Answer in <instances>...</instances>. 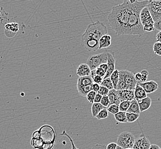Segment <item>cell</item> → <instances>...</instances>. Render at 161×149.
Listing matches in <instances>:
<instances>
[{"mask_svg":"<svg viewBox=\"0 0 161 149\" xmlns=\"http://www.w3.org/2000/svg\"></svg>","mask_w":161,"mask_h":149,"instance_id":"47","label":"cell"},{"mask_svg":"<svg viewBox=\"0 0 161 149\" xmlns=\"http://www.w3.org/2000/svg\"><path fill=\"white\" fill-rule=\"evenodd\" d=\"M155 29H157L159 32H161V19H159L154 23Z\"/></svg>","mask_w":161,"mask_h":149,"instance_id":"37","label":"cell"},{"mask_svg":"<svg viewBox=\"0 0 161 149\" xmlns=\"http://www.w3.org/2000/svg\"><path fill=\"white\" fill-rule=\"evenodd\" d=\"M140 19L144 32H152L154 30V21L147 7L142 10L140 14Z\"/></svg>","mask_w":161,"mask_h":149,"instance_id":"5","label":"cell"},{"mask_svg":"<svg viewBox=\"0 0 161 149\" xmlns=\"http://www.w3.org/2000/svg\"><path fill=\"white\" fill-rule=\"evenodd\" d=\"M91 149H106V146L102 144H97L93 146Z\"/></svg>","mask_w":161,"mask_h":149,"instance_id":"40","label":"cell"},{"mask_svg":"<svg viewBox=\"0 0 161 149\" xmlns=\"http://www.w3.org/2000/svg\"><path fill=\"white\" fill-rule=\"evenodd\" d=\"M116 149H124L123 148H122V147H120V146H117V147H116Z\"/></svg>","mask_w":161,"mask_h":149,"instance_id":"46","label":"cell"},{"mask_svg":"<svg viewBox=\"0 0 161 149\" xmlns=\"http://www.w3.org/2000/svg\"><path fill=\"white\" fill-rule=\"evenodd\" d=\"M118 145L116 143L111 142L106 146V149H116Z\"/></svg>","mask_w":161,"mask_h":149,"instance_id":"39","label":"cell"},{"mask_svg":"<svg viewBox=\"0 0 161 149\" xmlns=\"http://www.w3.org/2000/svg\"><path fill=\"white\" fill-rule=\"evenodd\" d=\"M97 92H95V91H91L88 94H87V100L90 103L93 104L94 102V99L95 97H96Z\"/></svg>","mask_w":161,"mask_h":149,"instance_id":"30","label":"cell"},{"mask_svg":"<svg viewBox=\"0 0 161 149\" xmlns=\"http://www.w3.org/2000/svg\"><path fill=\"white\" fill-rule=\"evenodd\" d=\"M5 28L12 31L13 32H17L19 30V24L16 23H12L11 24H8L5 25Z\"/></svg>","mask_w":161,"mask_h":149,"instance_id":"28","label":"cell"},{"mask_svg":"<svg viewBox=\"0 0 161 149\" xmlns=\"http://www.w3.org/2000/svg\"><path fill=\"white\" fill-rule=\"evenodd\" d=\"M150 1L125 0L122 3L113 7L108 16L110 27L118 35H136L142 37L143 27L140 19L142 10Z\"/></svg>","mask_w":161,"mask_h":149,"instance_id":"1","label":"cell"},{"mask_svg":"<svg viewBox=\"0 0 161 149\" xmlns=\"http://www.w3.org/2000/svg\"><path fill=\"white\" fill-rule=\"evenodd\" d=\"M93 83V80L90 76L81 77L77 80V87H86Z\"/></svg>","mask_w":161,"mask_h":149,"instance_id":"18","label":"cell"},{"mask_svg":"<svg viewBox=\"0 0 161 149\" xmlns=\"http://www.w3.org/2000/svg\"><path fill=\"white\" fill-rule=\"evenodd\" d=\"M61 135H62V136H66L68 138V139L69 140L70 142H71V149H78V148H77V147H76L75 145L74 142V141L71 138V136H69L68 134L66 133V131H65V130L63 131V133H61Z\"/></svg>","mask_w":161,"mask_h":149,"instance_id":"32","label":"cell"},{"mask_svg":"<svg viewBox=\"0 0 161 149\" xmlns=\"http://www.w3.org/2000/svg\"><path fill=\"white\" fill-rule=\"evenodd\" d=\"M104 108H106L103 106L101 104L93 103L91 106V113L92 117L96 118L97 114Z\"/></svg>","mask_w":161,"mask_h":149,"instance_id":"20","label":"cell"},{"mask_svg":"<svg viewBox=\"0 0 161 149\" xmlns=\"http://www.w3.org/2000/svg\"><path fill=\"white\" fill-rule=\"evenodd\" d=\"M93 80V83H97V84H101L103 80V78H102L100 76L95 74L93 78H92Z\"/></svg>","mask_w":161,"mask_h":149,"instance_id":"35","label":"cell"},{"mask_svg":"<svg viewBox=\"0 0 161 149\" xmlns=\"http://www.w3.org/2000/svg\"><path fill=\"white\" fill-rule=\"evenodd\" d=\"M109 91H110V90L108 89H107V88L100 86V89H99V91L97 92V93L101 95L102 97H103V96H108Z\"/></svg>","mask_w":161,"mask_h":149,"instance_id":"33","label":"cell"},{"mask_svg":"<svg viewBox=\"0 0 161 149\" xmlns=\"http://www.w3.org/2000/svg\"><path fill=\"white\" fill-rule=\"evenodd\" d=\"M155 38L157 41V42H161V32H159L156 35Z\"/></svg>","mask_w":161,"mask_h":149,"instance_id":"44","label":"cell"},{"mask_svg":"<svg viewBox=\"0 0 161 149\" xmlns=\"http://www.w3.org/2000/svg\"><path fill=\"white\" fill-rule=\"evenodd\" d=\"M115 119L119 123H127V117H126V113L119 111L118 113L114 115Z\"/></svg>","mask_w":161,"mask_h":149,"instance_id":"21","label":"cell"},{"mask_svg":"<svg viewBox=\"0 0 161 149\" xmlns=\"http://www.w3.org/2000/svg\"><path fill=\"white\" fill-rule=\"evenodd\" d=\"M112 44V37L111 36L107 34L102 37L99 41V49L107 48L110 47Z\"/></svg>","mask_w":161,"mask_h":149,"instance_id":"14","label":"cell"},{"mask_svg":"<svg viewBox=\"0 0 161 149\" xmlns=\"http://www.w3.org/2000/svg\"><path fill=\"white\" fill-rule=\"evenodd\" d=\"M100 86L107 88L109 90H111L114 89L113 83H112V81H111V80L110 78L104 79L103 81H102V83L100 84Z\"/></svg>","mask_w":161,"mask_h":149,"instance_id":"24","label":"cell"},{"mask_svg":"<svg viewBox=\"0 0 161 149\" xmlns=\"http://www.w3.org/2000/svg\"><path fill=\"white\" fill-rule=\"evenodd\" d=\"M140 115L136 113H126V117L128 123H133L138 119Z\"/></svg>","mask_w":161,"mask_h":149,"instance_id":"23","label":"cell"},{"mask_svg":"<svg viewBox=\"0 0 161 149\" xmlns=\"http://www.w3.org/2000/svg\"><path fill=\"white\" fill-rule=\"evenodd\" d=\"M138 103L141 112H144L148 110L152 106V100L150 97H146L145 99H143L142 100L137 101Z\"/></svg>","mask_w":161,"mask_h":149,"instance_id":"16","label":"cell"},{"mask_svg":"<svg viewBox=\"0 0 161 149\" xmlns=\"http://www.w3.org/2000/svg\"><path fill=\"white\" fill-rule=\"evenodd\" d=\"M136 141L135 136L129 131H123L118 136L116 144L124 149H132Z\"/></svg>","mask_w":161,"mask_h":149,"instance_id":"6","label":"cell"},{"mask_svg":"<svg viewBox=\"0 0 161 149\" xmlns=\"http://www.w3.org/2000/svg\"><path fill=\"white\" fill-rule=\"evenodd\" d=\"M107 55V64L108 65V71L107 72L106 74L104 79L110 78V76L115 70V56L114 52L111 51H106Z\"/></svg>","mask_w":161,"mask_h":149,"instance_id":"9","label":"cell"},{"mask_svg":"<svg viewBox=\"0 0 161 149\" xmlns=\"http://www.w3.org/2000/svg\"><path fill=\"white\" fill-rule=\"evenodd\" d=\"M56 140L54 129L49 125H44L33 133L31 145L35 149H53Z\"/></svg>","mask_w":161,"mask_h":149,"instance_id":"2","label":"cell"},{"mask_svg":"<svg viewBox=\"0 0 161 149\" xmlns=\"http://www.w3.org/2000/svg\"><path fill=\"white\" fill-rule=\"evenodd\" d=\"M99 67H100V68H102V69H103L104 71L106 72L107 73V72L108 71V65L107 64H103L102 65H100Z\"/></svg>","mask_w":161,"mask_h":149,"instance_id":"43","label":"cell"},{"mask_svg":"<svg viewBox=\"0 0 161 149\" xmlns=\"http://www.w3.org/2000/svg\"><path fill=\"white\" fill-rule=\"evenodd\" d=\"M107 110L108 111V113H112L114 115H115L116 113H118L120 111L119 105H118V104L110 105L108 107H107Z\"/></svg>","mask_w":161,"mask_h":149,"instance_id":"26","label":"cell"},{"mask_svg":"<svg viewBox=\"0 0 161 149\" xmlns=\"http://www.w3.org/2000/svg\"><path fill=\"white\" fill-rule=\"evenodd\" d=\"M91 72V70L90 68L87 64H81L77 68L76 74L79 76V78H81L90 76Z\"/></svg>","mask_w":161,"mask_h":149,"instance_id":"13","label":"cell"},{"mask_svg":"<svg viewBox=\"0 0 161 149\" xmlns=\"http://www.w3.org/2000/svg\"><path fill=\"white\" fill-rule=\"evenodd\" d=\"M102 97H102L101 95L98 94V93H97V95H96V97H95L94 102H93V103H100V102H101V100H102Z\"/></svg>","mask_w":161,"mask_h":149,"instance_id":"38","label":"cell"},{"mask_svg":"<svg viewBox=\"0 0 161 149\" xmlns=\"http://www.w3.org/2000/svg\"><path fill=\"white\" fill-rule=\"evenodd\" d=\"M119 81L116 90H134L138 82L135 79V74L127 69L119 71Z\"/></svg>","mask_w":161,"mask_h":149,"instance_id":"3","label":"cell"},{"mask_svg":"<svg viewBox=\"0 0 161 149\" xmlns=\"http://www.w3.org/2000/svg\"><path fill=\"white\" fill-rule=\"evenodd\" d=\"M118 95L119 96L120 102L129 101L131 102L135 99L134 90H116Z\"/></svg>","mask_w":161,"mask_h":149,"instance_id":"11","label":"cell"},{"mask_svg":"<svg viewBox=\"0 0 161 149\" xmlns=\"http://www.w3.org/2000/svg\"><path fill=\"white\" fill-rule=\"evenodd\" d=\"M147 93L146 92L145 90L138 83L136 86V88L134 90V95H135V99L136 101L142 100L147 97Z\"/></svg>","mask_w":161,"mask_h":149,"instance_id":"15","label":"cell"},{"mask_svg":"<svg viewBox=\"0 0 161 149\" xmlns=\"http://www.w3.org/2000/svg\"></svg>","mask_w":161,"mask_h":149,"instance_id":"48","label":"cell"},{"mask_svg":"<svg viewBox=\"0 0 161 149\" xmlns=\"http://www.w3.org/2000/svg\"><path fill=\"white\" fill-rule=\"evenodd\" d=\"M100 104L105 108H107L110 106V101L108 96H103L100 102Z\"/></svg>","mask_w":161,"mask_h":149,"instance_id":"31","label":"cell"},{"mask_svg":"<svg viewBox=\"0 0 161 149\" xmlns=\"http://www.w3.org/2000/svg\"><path fill=\"white\" fill-rule=\"evenodd\" d=\"M95 72H96V74L97 75H99L101 76L102 78H103V79L105 77L106 74V72L104 71L103 69H102V68H100V67H98L95 69Z\"/></svg>","mask_w":161,"mask_h":149,"instance_id":"36","label":"cell"},{"mask_svg":"<svg viewBox=\"0 0 161 149\" xmlns=\"http://www.w3.org/2000/svg\"><path fill=\"white\" fill-rule=\"evenodd\" d=\"M107 62V52L93 55L90 56L87 61V64L90 68L91 70H95L103 64H106Z\"/></svg>","mask_w":161,"mask_h":149,"instance_id":"7","label":"cell"},{"mask_svg":"<svg viewBox=\"0 0 161 149\" xmlns=\"http://www.w3.org/2000/svg\"><path fill=\"white\" fill-rule=\"evenodd\" d=\"M130 104H131V102H129V101L121 102L119 105L120 111L127 113V111L129 107H130Z\"/></svg>","mask_w":161,"mask_h":149,"instance_id":"25","label":"cell"},{"mask_svg":"<svg viewBox=\"0 0 161 149\" xmlns=\"http://www.w3.org/2000/svg\"><path fill=\"white\" fill-rule=\"evenodd\" d=\"M141 72L140 73H136L135 74V79H136V81H137L138 83L139 81L141 80Z\"/></svg>","mask_w":161,"mask_h":149,"instance_id":"42","label":"cell"},{"mask_svg":"<svg viewBox=\"0 0 161 149\" xmlns=\"http://www.w3.org/2000/svg\"><path fill=\"white\" fill-rule=\"evenodd\" d=\"M147 8L154 23L161 19V1H150Z\"/></svg>","mask_w":161,"mask_h":149,"instance_id":"8","label":"cell"},{"mask_svg":"<svg viewBox=\"0 0 161 149\" xmlns=\"http://www.w3.org/2000/svg\"><path fill=\"white\" fill-rule=\"evenodd\" d=\"M108 117V111L107 110V108H104L100 111L99 113L97 114L96 118L98 120H102L105 119Z\"/></svg>","mask_w":161,"mask_h":149,"instance_id":"27","label":"cell"},{"mask_svg":"<svg viewBox=\"0 0 161 149\" xmlns=\"http://www.w3.org/2000/svg\"><path fill=\"white\" fill-rule=\"evenodd\" d=\"M100 84H97V83H93L92 84V91H95V92L97 93V92L100 89Z\"/></svg>","mask_w":161,"mask_h":149,"instance_id":"41","label":"cell"},{"mask_svg":"<svg viewBox=\"0 0 161 149\" xmlns=\"http://www.w3.org/2000/svg\"><path fill=\"white\" fill-rule=\"evenodd\" d=\"M153 51L157 55L161 56V42H156L153 47Z\"/></svg>","mask_w":161,"mask_h":149,"instance_id":"29","label":"cell"},{"mask_svg":"<svg viewBox=\"0 0 161 149\" xmlns=\"http://www.w3.org/2000/svg\"><path fill=\"white\" fill-rule=\"evenodd\" d=\"M139 84L142 87L147 94H152L157 91L159 87V85L156 81L154 80L146 81L145 83H139Z\"/></svg>","mask_w":161,"mask_h":149,"instance_id":"12","label":"cell"},{"mask_svg":"<svg viewBox=\"0 0 161 149\" xmlns=\"http://www.w3.org/2000/svg\"><path fill=\"white\" fill-rule=\"evenodd\" d=\"M141 80L142 83H145L147 81V78H148V72L147 70H143L141 72Z\"/></svg>","mask_w":161,"mask_h":149,"instance_id":"34","label":"cell"},{"mask_svg":"<svg viewBox=\"0 0 161 149\" xmlns=\"http://www.w3.org/2000/svg\"><path fill=\"white\" fill-rule=\"evenodd\" d=\"M150 141L145 136V134L142 133L141 135L136 140L133 149H149L151 146Z\"/></svg>","mask_w":161,"mask_h":149,"instance_id":"10","label":"cell"},{"mask_svg":"<svg viewBox=\"0 0 161 149\" xmlns=\"http://www.w3.org/2000/svg\"><path fill=\"white\" fill-rule=\"evenodd\" d=\"M149 149H161L160 147L157 145H152Z\"/></svg>","mask_w":161,"mask_h":149,"instance_id":"45","label":"cell"},{"mask_svg":"<svg viewBox=\"0 0 161 149\" xmlns=\"http://www.w3.org/2000/svg\"><path fill=\"white\" fill-rule=\"evenodd\" d=\"M127 113H136V114H139L141 113V110L139 108L138 103V102L136 101V99L133 100L131 102V104L128 110Z\"/></svg>","mask_w":161,"mask_h":149,"instance_id":"19","label":"cell"},{"mask_svg":"<svg viewBox=\"0 0 161 149\" xmlns=\"http://www.w3.org/2000/svg\"><path fill=\"white\" fill-rule=\"evenodd\" d=\"M107 26L100 21L89 24L82 36L95 39L99 41L102 37L107 34Z\"/></svg>","mask_w":161,"mask_h":149,"instance_id":"4","label":"cell"},{"mask_svg":"<svg viewBox=\"0 0 161 149\" xmlns=\"http://www.w3.org/2000/svg\"><path fill=\"white\" fill-rule=\"evenodd\" d=\"M119 70L115 69L110 77L111 80V81L113 83L114 88L116 90L117 89V86L118 84V81H119Z\"/></svg>","mask_w":161,"mask_h":149,"instance_id":"22","label":"cell"},{"mask_svg":"<svg viewBox=\"0 0 161 149\" xmlns=\"http://www.w3.org/2000/svg\"><path fill=\"white\" fill-rule=\"evenodd\" d=\"M108 97L110 101V106L112 104L119 105L121 102L119 99V96L118 95L117 91L115 89L110 90L109 93L108 94Z\"/></svg>","mask_w":161,"mask_h":149,"instance_id":"17","label":"cell"}]
</instances>
